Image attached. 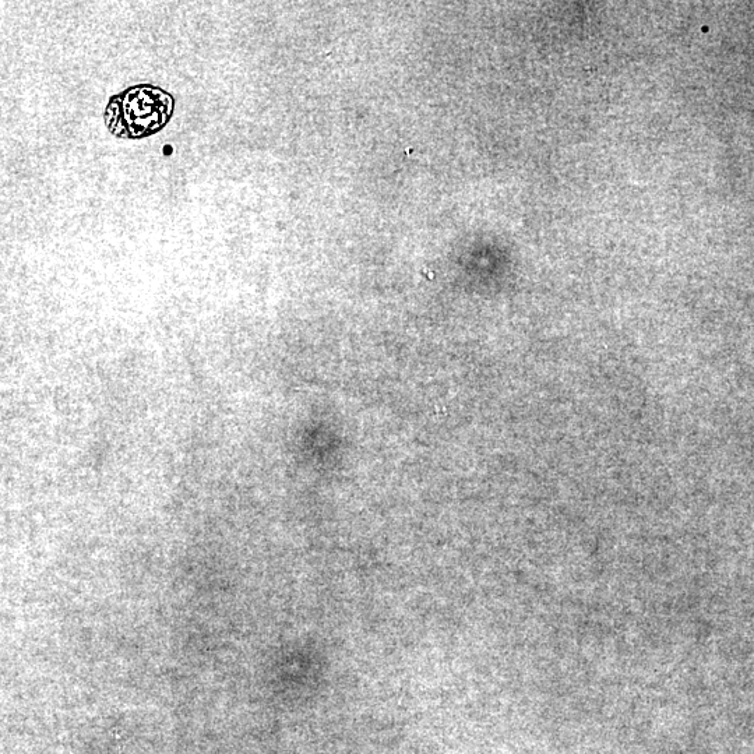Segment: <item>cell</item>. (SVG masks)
I'll return each mask as SVG.
<instances>
[{
    "mask_svg": "<svg viewBox=\"0 0 754 754\" xmlns=\"http://www.w3.org/2000/svg\"><path fill=\"white\" fill-rule=\"evenodd\" d=\"M174 109L175 100L168 91L147 84L130 87L109 101L105 125L119 139H144L161 132Z\"/></svg>",
    "mask_w": 754,
    "mask_h": 754,
    "instance_id": "cell-1",
    "label": "cell"
}]
</instances>
